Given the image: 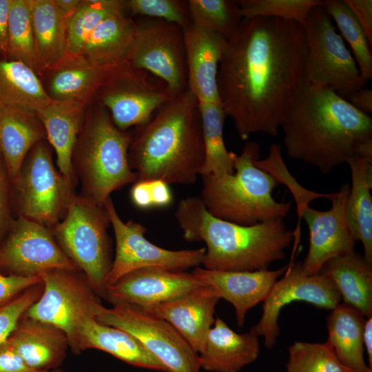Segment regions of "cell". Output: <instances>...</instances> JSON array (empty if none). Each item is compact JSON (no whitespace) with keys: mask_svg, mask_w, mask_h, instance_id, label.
I'll return each instance as SVG.
<instances>
[{"mask_svg":"<svg viewBox=\"0 0 372 372\" xmlns=\"http://www.w3.org/2000/svg\"><path fill=\"white\" fill-rule=\"evenodd\" d=\"M227 43L217 74L221 106L239 137L277 136L304 85V26L277 18L242 19Z\"/></svg>","mask_w":372,"mask_h":372,"instance_id":"cell-1","label":"cell"},{"mask_svg":"<svg viewBox=\"0 0 372 372\" xmlns=\"http://www.w3.org/2000/svg\"><path fill=\"white\" fill-rule=\"evenodd\" d=\"M292 158L324 174L360 156L372 141V118L333 90L303 85L281 123Z\"/></svg>","mask_w":372,"mask_h":372,"instance_id":"cell-2","label":"cell"},{"mask_svg":"<svg viewBox=\"0 0 372 372\" xmlns=\"http://www.w3.org/2000/svg\"><path fill=\"white\" fill-rule=\"evenodd\" d=\"M128 158L136 182L194 184L205 161L197 98L187 89L165 103L147 123L136 127Z\"/></svg>","mask_w":372,"mask_h":372,"instance_id":"cell-3","label":"cell"},{"mask_svg":"<svg viewBox=\"0 0 372 372\" xmlns=\"http://www.w3.org/2000/svg\"><path fill=\"white\" fill-rule=\"evenodd\" d=\"M175 217L188 242H205V268L216 271H253L267 269L285 257L296 232L278 218L241 225L208 212L198 196L179 200Z\"/></svg>","mask_w":372,"mask_h":372,"instance_id":"cell-4","label":"cell"},{"mask_svg":"<svg viewBox=\"0 0 372 372\" xmlns=\"http://www.w3.org/2000/svg\"><path fill=\"white\" fill-rule=\"evenodd\" d=\"M260 154V145L247 142L235 157L233 174L202 176L200 198L209 214L241 225L283 219L288 214L291 203L278 202L272 195L280 183L255 165Z\"/></svg>","mask_w":372,"mask_h":372,"instance_id":"cell-5","label":"cell"},{"mask_svg":"<svg viewBox=\"0 0 372 372\" xmlns=\"http://www.w3.org/2000/svg\"><path fill=\"white\" fill-rule=\"evenodd\" d=\"M131 138L132 134L120 130L100 104L90 112L72 154L83 196L103 205L112 192L136 182L128 158Z\"/></svg>","mask_w":372,"mask_h":372,"instance_id":"cell-6","label":"cell"},{"mask_svg":"<svg viewBox=\"0 0 372 372\" xmlns=\"http://www.w3.org/2000/svg\"><path fill=\"white\" fill-rule=\"evenodd\" d=\"M110 225L104 205L74 194L62 220L50 229L60 248L83 272L95 293L104 298L112 264L107 233Z\"/></svg>","mask_w":372,"mask_h":372,"instance_id":"cell-7","label":"cell"},{"mask_svg":"<svg viewBox=\"0 0 372 372\" xmlns=\"http://www.w3.org/2000/svg\"><path fill=\"white\" fill-rule=\"evenodd\" d=\"M11 186L16 217L52 229L63 218L75 185L55 167L44 140L29 152Z\"/></svg>","mask_w":372,"mask_h":372,"instance_id":"cell-8","label":"cell"},{"mask_svg":"<svg viewBox=\"0 0 372 372\" xmlns=\"http://www.w3.org/2000/svg\"><path fill=\"white\" fill-rule=\"evenodd\" d=\"M303 26L307 43L304 85L331 90L345 99L365 87L353 55L321 5L312 9Z\"/></svg>","mask_w":372,"mask_h":372,"instance_id":"cell-9","label":"cell"},{"mask_svg":"<svg viewBox=\"0 0 372 372\" xmlns=\"http://www.w3.org/2000/svg\"><path fill=\"white\" fill-rule=\"evenodd\" d=\"M99 322L134 337L166 369L167 372H200L198 354L167 321L137 306L116 303L111 308L97 303Z\"/></svg>","mask_w":372,"mask_h":372,"instance_id":"cell-10","label":"cell"},{"mask_svg":"<svg viewBox=\"0 0 372 372\" xmlns=\"http://www.w3.org/2000/svg\"><path fill=\"white\" fill-rule=\"evenodd\" d=\"M174 95L162 80L126 61L108 71L96 98L114 125L127 131L147 123Z\"/></svg>","mask_w":372,"mask_h":372,"instance_id":"cell-11","label":"cell"},{"mask_svg":"<svg viewBox=\"0 0 372 372\" xmlns=\"http://www.w3.org/2000/svg\"><path fill=\"white\" fill-rule=\"evenodd\" d=\"M43 291L25 312L30 318L49 323L63 331L74 353H79L82 327L94 318V306L101 302L85 277L75 271L50 269L39 273Z\"/></svg>","mask_w":372,"mask_h":372,"instance_id":"cell-12","label":"cell"},{"mask_svg":"<svg viewBox=\"0 0 372 372\" xmlns=\"http://www.w3.org/2000/svg\"><path fill=\"white\" fill-rule=\"evenodd\" d=\"M127 61L162 80L176 95L187 89V68L180 25L158 19L138 17Z\"/></svg>","mask_w":372,"mask_h":372,"instance_id":"cell-13","label":"cell"},{"mask_svg":"<svg viewBox=\"0 0 372 372\" xmlns=\"http://www.w3.org/2000/svg\"><path fill=\"white\" fill-rule=\"evenodd\" d=\"M103 205L116 241L115 256L106 280L107 288L125 274L141 268L160 267L186 271L203 265L205 247L178 251L162 248L146 239V228L143 225L132 220L123 222L110 197Z\"/></svg>","mask_w":372,"mask_h":372,"instance_id":"cell-14","label":"cell"},{"mask_svg":"<svg viewBox=\"0 0 372 372\" xmlns=\"http://www.w3.org/2000/svg\"><path fill=\"white\" fill-rule=\"evenodd\" d=\"M50 269L79 271L60 248L50 229L15 217L0 242V273L33 276Z\"/></svg>","mask_w":372,"mask_h":372,"instance_id":"cell-15","label":"cell"},{"mask_svg":"<svg viewBox=\"0 0 372 372\" xmlns=\"http://www.w3.org/2000/svg\"><path fill=\"white\" fill-rule=\"evenodd\" d=\"M285 275L273 285L263 301L262 314L250 331L265 339L272 348L280 334L278 318L282 309L293 301H303L318 309L332 310L341 302L333 284L320 272L308 274L298 262L288 266Z\"/></svg>","mask_w":372,"mask_h":372,"instance_id":"cell-16","label":"cell"},{"mask_svg":"<svg viewBox=\"0 0 372 372\" xmlns=\"http://www.w3.org/2000/svg\"><path fill=\"white\" fill-rule=\"evenodd\" d=\"M348 184L335 192L331 207L319 211L309 205L297 211L304 220L309 231V250L302 263L308 274L319 273L329 259L354 251L355 242L345 216V206L350 192Z\"/></svg>","mask_w":372,"mask_h":372,"instance_id":"cell-17","label":"cell"},{"mask_svg":"<svg viewBox=\"0 0 372 372\" xmlns=\"http://www.w3.org/2000/svg\"><path fill=\"white\" fill-rule=\"evenodd\" d=\"M203 285L192 272L145 267L125 274L108 287L105 298L112 304L126 303L149 310Z\"/></svg>","mask_w":372,"mask_h":372,"instance_id":"cell-18","label":"cell"},{"mask_svg":"<svg viewBox=\"0 0 372 372\" xmlns=\"http://www.w3.org/2000/svg\"><path fill=\"white\" fill-rule=\"evenodd\" d=\"M187 68V89L199 103H220L217 89L219 63L227 39L191 23L183 28Z\"/></svg>","mask_w":372,"mask_h":372,"instance_id":"cell-19","label":"cell"},{"mask_svg":"<svg viewBox=\"0 0 372 372\" xmlns=\"http://www.w3.org/2000/svg\"><path fill=\"white\" fill-rule=\"evenodd\" d=\"M288 266L276 270L253 271H216L199 267L192 273L205 285L214 288L220 298L230 302L235 310L237 324L243 326L247 312L263 302L274 283Z\"/></svg>","mask_w":372,"mask_h":372,"instance_id":"cell-20","label":"cell"},{"mask_svg":"<svg viewBox=\"0 0 372 372\" xmlns=\"http://www.w3.org/2000/svg\"><path fill=\"white\" fill-rule=\"evenodd\" d=\"M220 298L214 288L205 285L146 311L170 323L198 354L215 322V307Z\"/></svg>","mask_w":372,"mask_h":372,"instance_id":"cell-21","label":"cell"},{"mask_svg":"<svg viewBox=\"0 0 372 372\" xmlns=\"http://www.w3.org/2000/svg\"><path fill=\"white\" fill-rule=\"evenodd\" d=\"M260 353L258 336L251 331L238 333L216 318L198 353L200 369L210 372H238Z\"/></svg>","mask_w":372,"mask_h":372,"instance_id":"cell-22","label":"cell"},{"mask_svg":"<svg viewBox=\"0 0 372 372\" xmlns=\"http://www.w3.org/2000/svg\"><path fill=\"white\" fill-rule=\"evenodd\" d=\"M7 340L25 363L38 371L56 369L64 360L69 347L63 331L25 314Z\"/></svg>","mask_w":372,"mask_h":372,"instance_id":"cell-23","label":"cell"},{"mask_svg":"<svg viewBox=\"0 0 372 372\" xmlns=\"http://www.w3.org/2000/svg\"><path fill=\"white\" fill-rule=\"evenodd\" d=\"M46 139L36 112L15 105L0 106V156L11 183L31 149Z\"/></svg>","mask_w":372,"mask_h":372,"instance_id":"cell-24","label":"cell"},{"mask_svg":"<svg viewBox=\"0 0 372 372\" xmlns=\"http://www.w3.org/2000/svg\"><path fill=\"white\" fill-rule=\"evenodd\" d=\"M110 70L95 66L79 54H67L41 75L46 76L43 87L52 101L85 106L96 97Z\"/></svg>","mask_w":372,"mask_h":372,"instance_id":"cell-25","label":"cell"},{"mask_svg":"<svg viewBox=\"0 0 372 372\" xmlns=\"http://www.w3.org/2000/svg\"><path fill=\"white\" fill-rule=\"evenodd\" d=\"M84 107L75 102L52 101L36 112L54 149L58 169L74 185L72 154L83 121Z\"/></svg>","mask_w":372,"mask_h":372,"instance_id":"cell-26","label":"cell"},{"mask_svg":"<svg viewBox=\"0 0 372 372\" xmlns=\"http://www.w3.org/2000/svg\"><path fill=\"white\" fill-rule=\"evenodd\" d=\"M331 281L344 304L372 316V265L353 251L329 259L319 271Z\"/></svg>","mask_w":372,"mask_h":372,"instance_id":"cell-27","label":"cell"},{"mask_svg":"<svg viewBox=\"0 0 372 372\" xmlns=\"http://www.w3.org/2000/svg\"><path fill=\"white\" fill-rule=\"evenodd\" d=\"M134 32V21L127 11L111 13L94 30L79 54L95 66L111 69L127 61Z\"/></svg>","mask_w":372,"mask_h":372,"instance_id":"cell-28","label":"cell"},{"mask_svg":"<svg viewBox=\"0 0 372 372\" xmlns=\"http://www.w3.org/2000/svg\"><path fill=\"white\" fill-rule=\"evenodd\" d=\"M95 349L136 367L167 372L158 361L132 335L118 328L103 324L95 318L83 324L79 337V351Z\"/></svg>","mask_w":372,"mask_h":372,"instance_id":"cell-29","label":"cell"},{"mask_svg":"<svg viewBox=\"0 0 372 372\" xmlns=\"http://www.w3.org/2000/svg\"><path fill=\"white\" fill-rule=\"evenodd\" d=\"M347 164L351 188L345 206L346 219L354 240L362 242L364 257L372 265V158L354 156Z\"/></svg>","mask_w":372,"mask_h":372,"instance_id":"cell-30","label":"cell"},{"mask_svg":"<svg viewBox=\"0 0 372 372\" xmlns=\"http://www.w3.org/2000/svg\"><path fill=\"white\" fill-rule=\"evenodd\" d=\"M37 74L41 75L67 54L68 16L54 0H30Z\"/></svg>","mask_w":372,"mask_h":372,"instance_id":"cell-31","label":"cell"},{"mask_svg":"<svg viewBox=\"0 0 372 372\" xmlns=\"http://www.w3.org/2000/svg\"><path fill=\"white\" fill-rule=\"evenodd\" d=\"M327 319L326 342L341 363L353 372H372L364 359V316L353 307L340 303Z\"/></svg>","mask_w":372,"mask_h":372,"instance_id":"cell-32","label":"cell"},{"mask_svg":"<svg viewBox=\"0 0 372 372\" xmlns=\"http://www.w3.org/2000/svg\"><path fill=\"white\" fill-rule=\"evenodd\" d=\"M52 101L33 70L20 61L0 58V106L15 105L37 112Z\"/></svg>","mask_w":372,"mask_h":372,"instance_id":"cell-33","label":"cell"},{"mask_svg":"<svg viewBox=\"0 0 372 372\" xmlns=\"http://www.w3.org/2000/svg\"><path fill=\"white\" fill-rule=\"evenodd\" d=\"M205 144L201 176L233 174L236 156L227 149L223 138L225 114L220 103H199Z\"/></svg>","mask_w":372,"mask_h":372,"instance_id":"cell-34","label":"cell"},{"mask_svg":"<svg viewBox=\"0 0 372 372\" xmlns=\"http://www.w3.org/2000/svg\"><path fill=\"white\" fill-rule=\"evenodd\" d=\"M127 11L125 1L81 0L77 9L66 20L67 54H79L90 35L109 14Z\"/></svg>","mask_w":372,"mask_h":372,"instance_id":"cell-35","label":"cell"},{"mask_svg":"<svg viewBox=\"0 0 372 372\" xmlns=\"http://www.w3.org/2000/svg\"><path fill=\"white\" fill-rule=\"evenodd\" d=\"M321 6L349 44L360 75L366 83L372 79V53L362 27L344 0H323Z\"/></svg>","mask_w":372,"mask_h":372,"instance_id":"cell-36","label":"cell"},{"mask_svg":"<svg viewBox=\"0 0 372 372\" xmlns=\"http://www.w3.org/2000/svg\"><path fill=\"white\" fill-rule=\"evenodd\" d=\"M6 59L20 61L37 73L30 0H11Z\"/></svg>","mask_w":372,"mask_h":372,"instance_id":"cell-37","label":"cell"},{"mask_svg":"<svg viewBox=\"0 0 372 372\" xmlns=\"http://www.w3.org/2000/svg\"><path fill=\"white\" fill-rule=\"evenodd\" d=\"M191 23L228 39L242 17L237 1L187 0Z\"/></svg>","mask_w":372,"mask_h":372,"instance_id":"cell-38","label":"cell"},{"mask_svg":"<svg viewBox=\"0 0 372 372\" xmlns=\"http://www.w3.org/2000/svg\"><path fill=\"white\" fill-rule=\"evenodd\" d=\"M287 372H353L327 343L296 342L289 348Z\"/></svg>","mask_w":372,"mask_h":372,"instance_id":"cell-39","label":"cell"},{"mask_svg":"<svg viewBox=\"0 0 372 372\" xmlns=\"http://www.w3.org/2000/svg\"><path fill=\"white\" fill-rule=\"evenodd\" d=\"M242 19L277 18L304 25L311 11L322 0H240Z\"/></svg>","mask_w":372,"mask_h":372,"instance_id":"cell-40","label":"cell"},{"mask_svg":"<svg viewBox=\"0 0 372 372\" xmlns=\"http://www.w3.org/2000/svg\"><path fill=\"white\" fill-rule=\"evenodd\" d=\"M255 165L258 168L274 177L280 184H285L291 192L296 201L297 209L307 205L316 198L329 200L331 194H322L305 189L291 176L282 157L281 147L277 143L270 146L268 156L263 160H258Z\"/></svg>","mask_w":372,"mask_h":372,"instance_id":"cell-41","label":"cell"},{"mask_svg":"<svg viewBox=\"0 0 372 372\" xmlns=\"http://www.w3.org/2000/svg\"><path fill=\"white\" fill-rule=\"evenodd\" d=\"M125 7L131 16L162 19L183 28L191 23L187 0H127Z\"/></svg>","mask_w":372,"mask_h":372,"instance_id":"cell-42","label":"cell"},{"mask_svg":"<svg viewBox=\"0 0 372 372\" xmlns=\"http://www.w3.org/2000/svg\"><path fill=\"white\" fill-rule=\"evenodd\" d=\"M43 284L32 286L0 304V344L6 342L29 307L40 297Z\"/></svg>","mask_w":372,"mask_h":372,"instance_id":"cell-43","label":"cell"},{"mask_svg":"<svg viewBox=\"0 0 372 372\" xmlns=\"http://www.w3.org/2000/svg\"><path fill=\"white\" fill-rule=\"evenodd\" d=\"M11 182L0 156V242L14 218Z\"/></svg>","mask_w":372,"mask_h":372,"instance_id":"cell-44","label":"cell"},{"mask_svg":"<svg viewBox=\"0 0 372 372\" xmlns=\"http://www.w3.org/2000/svg\"><path fill=\"white\" fill-rule=\"evenodd\" d=\"M41 283L39 274L17 276L0 273V304L12 300L27 289Z\"/></svg>","mask_w":372,"mask_h":372,"instance_id":"cell-45","label":"cell"},{"mask_svg":"<svg viewBox=\"0 0 372 372\" xmlns=\"http://www.w3.org/2000/svg\"><path fill=\"white\" fill-rule=\"evenodd\" d=\"M0 372H38L30 367L8 340L0 344Z\"/></svg>","mask_w":372,"mask_h":372,"instance_id":"cell-46","label":"cell"},{"mask_svg":"<svg viewBox=\"0 0 372 372\" xmlns=\"http://www.w3.org/2000/svg\"><path fill=\"white\" fill-rule=\"evenodd\" d=\"M362 27L372 47V1L344 0Z\"/></svg>","mask_w":372,"mask_h":372,"instance_id":"cell-47","label":"cell"},{"mask_svg":"<svg viewBox=\"0 0 372 372\" xmlns=\"http://www.w3.org/2000/svg\"><path fill=\"white\" fill-rule=\"evenodd\" d=\"M132 203L138 208L147 209L153 207L149 181H136L130 190Z\"/></svg>","mask_w":372,"mask_h":372,"instance_id":"cell-48","label":"cell"},{"mask_svg":"<svg viewBox=\"0 0 372 372\" xmlns=\"http://www.w3.org/2000/svg\"><path fill=\"white\" fill-rule=\"evenodd\" d=\"M152 205L155 207H166L172 201V194L169 185L164 181H149Z\"/></svg>","mask_w":372,"mask_h":372,"instance_id":"cell-49","label":"cell"},{"mask_svg":"<svg viewBox=\"0 0 372 372\" xmlns=\"http://www.w3.org/2000/svg\"><path fill=\"white\" fill-rule=\"evenodd\" d=\"M11 0H0V58L6 59L8 23Z\"/></svg>","mask_w":372,"mask_h":372,"instance_id":"cell-50","label":"cell"},{"mask_svg":"<svg viewBox=\"0 0 372 372\" xmlns=\"http://www.w3.org/2000/svg\"><path fill=\"white\" fill-rule=\"evenodd\" d=\"M353 107L366 114L372 112V90L364 87L351 94L346 99Z\"/></svg>","mask_w":372,"mask_h":372,"instance_id":"cell-51","label":"cell"},{"mask_svg":"<svg viewBox=\"0 0 372 372\" xmlns=\"http://www.w3.org/2000/svg\"><path fill=\"white\" fill-rule=\"evenodd\" d=\"M363 344L368 357V366L372 369V316L365 320L363 330Z\"/></svg>","mask_w":372,"mask_h":372,"instance_id":"cell-52","label":"cell"},{"mask_svg":"<svg viewBox=\"0 0 372 372\" xmlns=\"http://www.w3.org/2000/svg\"><path fill=\"white\" fill-rule=\"evenodd\" d=\"M57 7L68 17L79 7L81 0H54Z\"/></svg>","mask_w":372,"mask_h":372,"instance_id":"cell-53","label":"cell"},{"mask_svg":"<svg viewBox=\"0 0 372 372\" xmlns=\"http://www.w3.org/2000/svg\"><path fill=\"white\" fill-rule=\"evenodd\" d=\"M38 372H65V371L56 369L50 370V371H38Z\"/></svg>","mask_w":372,"mask_h":372,"instance_id":"cell-54","label":"cell"}]
</instances>
